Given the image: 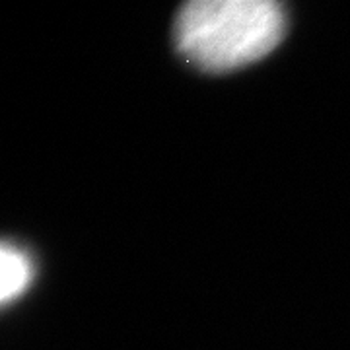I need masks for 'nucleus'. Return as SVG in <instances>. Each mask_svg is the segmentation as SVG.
<instances>
[{
	"instance_id": "f257e3e1",
	"label": "nucleus",
	"mask_w": 350,
	"mask_h": 350,
	"mask_svg": "<svg viewBox=\"0 0 350 350\" xmlns=\"http://www.w3.org/2000/svg\"><path fill=\"white\" fill-rule=\"evenodd\" d=\"M284 31L286 12L275 0H193L177 12L174 41L187 63L228 72L269 55Z\"/></svg>"
},
{
	"instance_id": "f03ea898",
	"label": "nucleus",
	"mask_w": 350,
	"mask_h": 350,
	"mask_svg": "<svg viewBox=\"0 0 350 350\" xmlns=\"http://www.w3.org/2000/svg\"><path fill=\"white\" fill-rule=\"evenodd\" d=\"M36 275L31 255L18 243L4 241L0 247V301L4 306L22 298Z\"/></svg>"
}]
</instances>
